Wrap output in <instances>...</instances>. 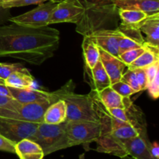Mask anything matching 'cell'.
I'll return each instance as SVG.
<instances>
[{
  "label": "cell",
  "mask_w": 159,
  "mask_h": 159,
  "mask_svg": "<svg viewBox=\"0 0 159 159\" xmlns=\"http://www.w3.org/2000/svg\"><path fill=\"white\" fill-rule=\"evenodd\" d=\"M59 44L60 32L50 26L32 28L14 23L0 26V57L40 65L54 56Z\"/></svg>",
  "instance_id": "1"
},
{
  "label": "cell",
  "mask_w": 159,
  "mask_h": 159,
  "mask_svg": "<svg viewBox=\"0 0 159 159\" xmlns=\"http://www.w3.org/2000/svg\"><path fill=\"white\" fill-rule=\"evenodd\" d=\"M75 85L69 80L56 93L58 99H63L67 107V119L69 121L101 122L107 118V109L99 102L96 93L92 90L89 94H77L74 92Z\"/></svg>",
  "instance_id": "2"
},
{
  "label": "cell",
  "mask_w": 159,
  "mask_h": 159,
  "mask_svg": "<svg viewBox=\"0 0 159 159\" xmlns=\"http://www.w3.org/2000/svg\"><path fill=\"white\" fill-rule=\"evenodd\" d=\"M65 130L71 147L96 142L101 135L110 130V121L107 118L101 122L69 121L65 122Z\"/></svg>",
  "instance_id": "3"
},
{
  "label": "cell",
  "mask_w": 159,
  "mask_h": 159,
  "mask_svg": "<svg viewBox=\"0 0 159 159\" xmlns=\"http://www.w3.org/2000/svg\"><path fill=\"white\" fill-rule=\"evenodd\" d=\"M30 140L41 147L45 155L71 148L65 130V122L60 124L40 123Z\"/></svg>",
  "instance_id": "4"
},
{
  "label": "cell",
  "mask_w": 159,
  "mask_h": 159,
  "mask_svg": "<svg viewBox=\"0 0 159 159\" xmlns=\"http://www.w3.org/2000/svg\"><path fill=\"white\" fill-rule=\"evenodd\" d=\"M57 101L54 92L50 99L20 104L16 110H10L0 108V116L32 123H43V115L50 105Z\"/></svg>",
  "instance_id": "5"
},
{
  "label": "cell",
  "mask_w": 159,
  "mask_h": 159,
  "mask_svg": "<svg viewBox=\"0 0 159 159\" xmlns=\"http://www.w3.org/2000/svg\"><path fill=\"white\" fill-rule=\"evenodd\" d=\"M57 3L52 0L48 1V2L41 3L29 12L16 16L10 17L9 21L27 27L41 28L48 26L50 19Z\"/></svg>",
  "instance_id": "6"
},
{
  "label": "cell",
  "mask_w": 159,
  "mask_h": 159,
  "mask_svg": "<svg viewBox=\"0 0 159 159\" xmlns=\"http://www.w3.org/2000/svg\"><path fill=\"white\" fill-rule=\"evenodd\" d=\"M38 124V123L0 116V135L16 144L23 139H30L35 134Z\"/></svg>",
  "instance_id": "7"
},
{
  "label": "cell",
  "mask_w": 159,
  "mask_h": 159,
  "mask_svg": "<svg viewBox=\"0 0 159 159\" xmlns=\"http://www.w3.org/2000/svg\"><path fill=\"white\" fill-rule=\"evenodd\" d=\"M83 11L79 0H60L53 11L49 25L62 23L76 24L82 18Z\"/></svg>",
  "instance_id": "8"
},
{
  "label": "cell",
  "mask_w": 159,
  "mask_h": 159,
  "mask_svg": "<svg viewBox=\"0 0 159 159\" xmlns=\"http://www.w3.org/2000/svg\"><path fill=\"white\" fill-rule=\"evenodd\" d=\"M150 145L148 134H142L123 141V147L127 156L135 159H155L150 153Z\"/></svg>",
  "instance_id": "9"
},
{
  "label": "cell",
  "mask_w": 159,
  "mask_h": 159,
  "mask_svg": "<svg viewBox=\"0 0 159 159\" xmlns=\"http://www.w3.org/2000/svg\"><path fill=\"white\" fill-rule=\"evenodd\" d=\"M88 36L94 40L99 48L119 57V30L117 27L115 29L99 30Z\"/></svg>",
  "instance_id": "10"
},
{
  "label": "cell",
  "mask_w": 159,
  "mask_h": 159,
  "mask_svg": "<svg viewBox=\"0 0 159 159\" xmlns=\"http://www.w3.org/2000/svg\"><path fill=\"white\" fill-rule=\"evenodd\" d=\"M99 60L110 78L111 85L121 80L127 66L119 57L99 48Z\"/></svg>",
  "instance_id": "11"
},
{
  "label": "cell",
  "mask_w": 159,
  "mask_h": 159,
  "mask_svg": "<svg viewBox=\"0 0 159 159\" xmlns=\"http://www.w3.org/2000/svg\"><path fill=\"white\" fill-rule=\"evenodd\" d=\"M85 78L92 90L96 93L111 85L110 78L100 60L92 69L85 68Z\"/></svg>",
  "instance_id": "12"
},
{
  "label": "cell",
  "mask_w": 159,
  "mask_h": 159,
  "mask_svg": "<svg viewBox=\"0 0 159 159\" xmlns=\"http://www.w3.org/2000/svg\"><path fill=\"white\" fill-rule=\"evenodd\" d=\"M97 99L106 109L124 108L127 109L133 104L130 97H123L115 90L108 86L99 92H95Z\"/></svg>",
  "instance_id": "13"
},
{
  "label": "cell",
  "mask_w": 159,
  "mask_h": 159,
  "mask_svg": "<svg viewBox=\"0 0 159 159\" xmlns=\"http://www.w3.org/2000/svg\"><path fill=\"white\" fill-rule=\"evenodd\" d=\"M8 87V86H7ZM10 92L11 96L21 104L30 103L50 99L52 93L43 91L37 89H18L13 87H8Z\"/></svg>",
  "instance_id": "14"
},
{
  "label": "cell",
  "mask_w": 159,
  "mask_h": 159,
  "mask_svg": "<svg viewBox=\"0 0 159 159\" xmlns=\"http://www.w3.org/2000/svg\"><path fill=\"white\" fill-rule=\"evenodd\" d=\"M137 26L146 35L145 43L159 48V12L148 16Z\"/></svg>",
  "instance_id": "15"
},
{
  "label": "cell",
  "mask_w": 159,
  "mask_h": 159,
  "mask_svg": "<svg viewBox=\"0 0 159 159\" xmlns=\"http://www.w3.org/2000/svg\"><path fill=\"white\" fill-rule=\"evenodd\" d=\"M118 9H137L148 16L159 12V0H112Z\"/></svg>",
  "instance_id": "16"
},
{
  "label": "cell",
  "mask_w": 159,
  "mask_h": 159,
  "mask_svg": "<svg viewBox=\"0 0 159 159\" xmlns=\"http://www.w3.org/2000/svg\"><path fill=\"white\" fill-rule=\"evenodd\" d=\"M15 154L20 159H43L41 147L30 139H23L15 144Z\"/></svg>",
  "instance_id": "17"
},
{
  "label": "cell",
  "mask_w": 159,
  "mask_h": 159,
  "mask_svg": "<svg viewBox=\"0 0 159 159\" xmlns=\"http://www.w3.org/2000/svg\"><path fill=\"white\" fill-rule=\"evenodd\" d=\"M67 119V107L63 99H59L48 107L43 115V123L60 124Z\"/></svg>",
  "instance_id": "18"
},
{
  "label": "cell",
  "mask_w": 159,
  "mask_h": 159,
  "mask_svg": "<svg viewBox=\"0 0 159 159\" xmlns=\"http://www.w3.org/2000/svg\"><path fill=\"white\" fill-rule=\"evenodd\" d=\"M4 85L8 87L18 89H34V79L26 68L12 73L4 80Z\"/></svg>",
  "instance_id": "19"
},
{
  "label": "cell",
  "mask_w": 159,
  "mask_h": 159,
  "mask_svg": "<svg viewBox=\"0 0 159 159\" xmlns=\"http://www.w3.org/2000/svg\"><path fill=\"white\" fill-rule=\"evenodd\" d=\"M145 48L144 52L138 57L134 61L127 66L129 69L134 68H144L159 61V48L152 46L144 42Z\"/></svg>",
  "instance_id": "20"
},
{
  "label": "cell",
  "mask_w": 159,
  "mask_h": 159,
  "mask_svg": "<svg viewBox=\"0 0 159 159\" xmlns=\"http://www.w3.org/2000/svg\"><path fill=\"white\" fill-rule=\"evenodd\" d=\"M82 52L85 68L92 69L99 61V48L89 36H83Z\"/></svg>",
  "instance_id": "21"
},
{
  "label": "cell",
  "mask_w": 159,
  "mask_h": 159,
  "mask_svg": "<svg viewBox=\"0 0 159 159\" xmlns=\"http://www.w3.org/2000/svg\"><path fill=\"white\" fill-rule=\"evenodd\" d=\"M118 16L120 23L124 25H137L148 16L143 11L127 9H118Z\"/></svg>",
  "instance_id": "22"
},
{
  "label": "cell",
  "mask_w": 159,
  "mask_h": 159,
  "mask_svg": "<svg viewBox=\"0 0 159 159\" xmlns=\"http://www.w3.org/2000/svg\"><path fill=\"white\" fill-rule=\"evenodd\" d=\"M144 44L142 47L138 48H134V49L129 50V51H125V52L122 53L119 55V58L124 62L126 65V66H128L133 61H134L137 58H138L139 56L141 55L143 52L144 51Z\"/></svg>",
  "instance_id": "23"
},
{
  "label": "cell",
  "mask_w": 159,
  "mask_h": 159,
  "mask_svg": "<svg viewBox=\"0 0 159 159\" xmlns=\"http://www.w3.org/2000/svg\"><path fill=\"white\" fill-rule=\"evenodd\" d=\"M24 68L25 67L20 63H0V79L4 81L12 73Z\"/></svg>",
  "instance_id": "24"
},
{
  "label": "cell",
  "mask_w": 159,
  "mask_h": 159,
  "mask_svg": "<svg viewBox=\"0 0 159 159\" xmlns=\"http://www.w3.org/2000/svg\"><path fill=\"white\" fill-rule=\"evenodd\" d=\"M121 81L126 82L127 85H130L136 93L141 92V87H140L138 79H137L136 75H135L134 70L129 69L128 68V70L125 73L123 74L122 77H121Z\"/></svg>",
  "instance_id": "25"
},
{
  "label": "cell",
  "mask_w": 159,
  "mask_h": 159,
  "mask_svg": "<svg viewBox=\"0 0 159 159\" xmlns=\"http://www.w3.org/2000/svg\"><path fill=\"white\" fill-rule=\"evenodd\" d=\"M110 86H111V88L113 90H115L118 94H120L123 97H130V96L136 93V92L130 85H127L126 82H123L121 80L116 82V83L113 84Z\"/></svg>",
  "instance_id": "26"
},
{
  "label": "cell",
  "mask_w": 159,
  "mask_h": 159,
  "mask_svg": "<svg viewBox=\"0 0 159 159\" xmlns=\"http://www.w3.org/2000/svg\"><path fill=\"white\" fill-rule=\"evenodd\" d=\"M48 1H51V0H15V1L6 3V4L2 5V6L3 8L12 9V8L21 7V6H30V5H39ZM52 1H55L56 2H58L60 0H52Z\"/></svg>",
  "instance_id": "27"
},
{
  "label": "cell",
  "mask_w": 159,
  "mask_h": 159,
  "mask_svg": "<svg viewBox=\"0 0 159 159\" xmlns=\"http://www.w3.org/2000/svg\"><path fill=\"white\" fill-rule=\"evenodd\" d=\"M147 90L151 98L153 99H158L159 96V72L150 82H148Z\"/></svg>",
  "instance_id": "28"
},
{
  "label": "cell",
  "mask_w": 159,
  "mask_h": 159,
  "mask_svg": "<svg viewBox=\"0 0 159 159\" xmlns=\"http://www.w3.org/2000/svg\"><path fill=\"white\" fill-rule=\"evenodd\" d=\"M21 103L17 102L12 97L9 96H0V108L7 109V110H14L19 107Z\"/></svg>",
  "instance_id": "29"
},
{
  "label": "cell",
  "mask_w": 159,
  "mask_h": 159,
  "mask_svg": "<svg viewBox=\"0 0 159 159\" xmlns=\"http://www.w3.org/2000/svg\"><path fill=\"white\" fill-rule=\"evenodd\" d=\"M132 70L134 71L138 82L139 83L140 87H141V91L147 89L148 85V80L144 68H134V69Z\"/></svg>",
  "instance_id": "30"
},
{
  "label": "cell",
  "mask_w": 159,
  "mask_h": 159,
  "mask_svg": "<svg viewBox=\"0 0 159 159\" xmlns=\"http://www.w3.org/2000/svg\"><path fill=\"white\" fill-rule=\"evenodd\" d=\"M15 143L0 135V151L15 154Z\"/></svg>",
  "instance_id": "31"
},
{
  "label": "cell",
  "mask_w": 159,
  "mask_h": 159,
  "mask_svg": "<svg viewBox=\"0 0 159 159\" xmlns=\"http://www.w3.org/2000/svg\"><path fill=\"white\" fill-rule=\"evenodd\" d=\"M159 61L155 62V63L152 64V65H149V66L144 68V71H145L146 75H147L148 80V82H150L155 77L157 74L159 72Z\"/></svg>",
  "instance_id": "32"
},
{
  "label": "cell",
  "mask_w": 159,
  "mask_h": 159,
  "mask_svg": "<svg viewBox=\"0 0 159 159\" xmlns=\"http://www.w3.org/2000/svg\"><path fill=\"white\" fill-rule=\"evenodd\" d=\"M10 17H12L10 9L3 8L2 6H0V26L7 23Z\"/></svg>",
  "instance_id": "33"
},
{
  "label": "cell",
  "mask_w": 159,
  "mask_h": 159,
  "mask_svg": "<svg viewBox=\"0 0 159 159\" xmlns=\"http://www.w3.org/2000/svg\"><path fill=\"white\" fill-rule=\"evenodd\" d=\"M150 153L155 159H159V145L157 141L151 143Z\"/></svg>",
  "instance_id": "34"
},
{
  "label": "cell",
  "mask_w": 159,
  "mask_h": 159,
  "mask_svg": "<svg viewBox=\"0 0 159 159\" xmlns=\"http://www.w3.org/2000/svg\"><path fill=\"white\" fill-rule=\"evenodd\" d=\"M0 96L12 97L10 94V92L9 90V88L6 85H4V84H0Z\"/></svg>",
  "instance_id": "35"
},
{
  "label": "cell",
  "mask_w": 159,
  "mask_h": 159,
  "mask_svg": "<svg viewBox=\"0 0 159 159\" xmlns=\"http://www.w3.org/2000/svg\"><path fill=\"white\" fill-rule=\"evenodd\" d=\"M15 1V0H0V6H2V5L6 4V3L10 2Z\"/></svg>",
  "instance_id": "36"
},
{
  "label": "cell",
  "mask_w": 159,
  "mask_h": 159,
  "mask_svg": "<svg viewBox=\"0 0 159 159\" xmlns=\"http://www.w3.org/2000/svg\"><path fill=\"white\" fill-rule=\"evenodd\" d=\"M122 159H135V158H133L132 157H130V156H126V157H124V158H123Z\"/></svg>",
  "instance_id": "37"
},
{
  "label": "cell",
  "mask_w": 159,
  "mask_h": 159,
  "mask_svg": "<svg viewBox=\"0 0 159 159\" xmlns=\"http://www.w3.org/2000/svg\"></svg>",
  "instance_id": "38"
}]
</instances>
